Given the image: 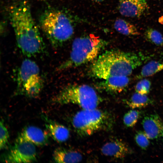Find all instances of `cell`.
Masks as SVG:
<instances>
[{"label":"cell","mask_w":163,"mask_h":163,"mask_svg":"<svg viewBox=\"0 0 163 163\" xmlns=\"http://www.w3.org/2000/svg\"><path fill=\"white\" fill-rule=\"evenodd\" d=\"M9 15L17 45L24 55L30 57L47 52L27 2L21 1L11 6Z\"/></svg>","instance_id":"6da1fadb"},{"label":"cell","mask_w":163,"mask_h":163,"mask_svg":"<svg viewBox=\"0 0 163 163\" xmlns=\"http://www.w3.org/2000/svg\"><path fill=\"white\" fill-rule=\"evenodd\" d=\"M126 103L129 107L134 109L145 107L151 104L152 101L147 95L136 92L126 100Z\"/></svg>","instance_id":"e0dca14e"},{"label":"cell","mask_w":163,"mask_h":163,"mask_svg":"<svg viewBox=\"0 0 163 163\" xmlns=\"http://www.w3.org/2000/svg\"><path fill=\"white\" fill-rule=\"evenodd\" d=\"M107 44L105 40L92 34L76 38L69 57L59 66L58 70L78 67L93 60Z\"/></svg>","instance_id":"277c9868"},{"label":"cell","mask_w":163,"mask_h":163,"mask_svg":"<svg viewBox=\"0 0 163 163\" xmlns=\"http://www.w3.org/2000/svg\"><path fill=\"white\" fill-rule=\"evenodd\" d=\"M149 8L146 0H119L118 9L120 13L125 17H139Z\"/></svg>","instance_id":"9c48e42d"},{"label":"cell","mask_w":163,"mask_h":163,"mask_svg":"<svg viewBox=\"0 0 163 163\" xmlns=\"http://www.w3.org/2000/svg\"><path fill=\"white\" fill-rule=\"evenodd\" d=\"M53 158L54 161L57 163H76L81 161L82 156L77 151L58 148L54 151Z\"/></svg>","instance_id":"9a60e30c"},{"label":"cell","mask_w":163,"mask_h":163,"mask_svg":"<svg viewBox=\"0 0 163 163\" xmlns=\"http://www.w3.org/2000/svg\"><path fill=\"white\" fill-rule=\"evenodd\" d=\"M45 125L52 137L56 141L62 142L66 141L69 136L68 129L62 125L43 116Z\"/></svg>","instance_id":"5bb4252c"},{"label":"cell","mask_w":163,"mask_h":163,"mask_svg":"<svg viewBox=\"0 0 163 163\" xmlns=\"http://www.w3.org/2000/svg\"><path fill=\"white\" fill-rule=\"evenodd\" d=\"M142 125L144 132L149 139H154L162 136L163 121L157 114L145 116L142 120Z\"/></svg>","instance_id":"8fae6325"},{"label":"cell","mask_w":163,"mask_h":163,"mask_svg":"<svg viewBox=\"0 0 163 163\" xmlns=\"http://www.w3.org/2000/svg\"><path fill=\"white\" fill-rule=\"evenodd\" d=\"M42 0V1H47V0Z\"/></svg>","instance_id":"484cf974"},{"label":"cell","mask_w":163,"mask_h":163,"mask_svg":"<svg viewBox=\"0 0 163 163\" xmlns=\"http://www.w3.org/2000/svg\"><path fill=\"white\" fill-rule=\"evenodd\" d=\"M15 96L30 98L38 97L44 85V80L39 67L30 59L24 60L14 73Z\"/></svg>","instance_id":"5b68a950"},{"label":"cell","mask_w":163,"mask_h":163,"mask_svg":"<svg viewBox=\"0 0 163 163\" xmlns=\"http://www.w3.org/2000/svg\"><path fill=\"white\" fill-rule=\"evenodd\" d=\"M114 122L110 113L97 108L82 109L74 115L72 120L75 130L81 136H90L100 131L110 130Z\"/></svg>","instance_id":"8992f818"},{"label":"cell","mask_w":163,"mask_h":163,"mask_svg":"<svg viewBox=\"0 0 163 163\" xmlns=\"http://www.w3.org/2000/svg\"><path fill=\"white\" fill-rule=\"evenodd\" d=\"M146 59L140 53L111 50L99 56L92 65L91 72L94 77L103 79L117 76H128Z\"/></svg>","instance_id":"7a4b0ae2"},{"label":"cell","mask_w":163,"mask_h":163,"mask_svg":"<svg viewBox=\"0 0 163 163\" xmlns=\"http://www.w3.org/2000/svg\"><path fill=\"white\" fill-rule=\"evenodd\" d=\"M162 137L163 139V133H162Z\"/></svg>","instance_id":"d4e9b609"},{"label":"cell","mask_w":163,"mask_h":163,"mask_svg":"<svg viewBox=\"0 0 163 163\" xmlns=\"http://www.w3.org/2000/svg\"><path fill=\"white\" fill-rule=\"evenodd\" d=\"M135 139L138 145L143 149H145L149 145V139L144 131L137 132L135 135Z\"/></svg>","instance_id":"7402d4cb"},{"label":"cell","mask_w":163,"mask_h":163,"mask_svg":"<svg viewBox=\"0 0 163 163\" xmlns=\"http://www.w3.org/2000/svg\"><path fill=\"white\" fill-rule=\"evenodd\" d=\"M37 158L34 144L17 138L14 145L3 156L2 161L6 163H30L36 161Z\"/></svg>","instance_id":"ba28073f"},{"label":"cell","mask_w":163,"mask_h":163,"mask_svg":"<svg viewBox=\"0 0 163 163\" xmlns=\"http://www.w3.org/2000/svg\"><path fill=\"white\" fill-rule=\"evenodd\" d=\"M92 1L96 2H101L103 1L104 0H92Z\"/></svg>","instance_id":"cb8c5ba5"},{"label":"cell","mask_w":163,"mask_h":163,"mask_svg":"<svg viewBox=\"0 0 163 163\" xmlns=\"http://www.w3.org/2000/svg\"><path fill=\"white\" fill-rule=\"evenodd\" d=\"M9 134L8 129L5 124L3 119H1L0 123V149L6 148L8 144Z\"/></svg>","instance_id":"44dd1931"},{"label":"cell","mask_w":163,"mask_h":163,"mask_svg":"<svg viewBox=\"0 0 163 163\" xmlns=\"http://www.w3.org/2000/svg\"><path fill=\"white\" fill-rule=\"evenodd\" d=\"M163 69V61H151L145 65L137 78H142L152 76Z\"/></svg>","instance_id":"ac0fdd59"},{"label":"cell","mask_w":163,"mask_h":163,"mask_svg":"<svg viewBox=\"0 0 163 163\" xmlns=\"http://www.w3.org/2000/svg\"><path fill=\"white\" fill-rule=\"evenodd\" d=\"M114 27L117 31L123 35L136 36L140 34L134 25L122 19H116L114 22Z\"/></svg>","instance_id":"2e32d148"},{"label":"cell","mask_w":163,"mask_h":163,"mask_svg":"<svg viewBox=\"0 0 163 163\" xmlns=\"http://www.w3.org/2000/svg\"><path fill=\"white\" fill-rule=\"evenodd\" d=\"M145 36L152 43L158 46H163V36L156 30L152 28L147 29L145 32Z\"/></svg>","instance_id":"d6986e66"},{"label":"cell","mask_w":163,"mask_h":163,"mask_svg":"<svg viewBox=\"0 0 163 163\" xmlns=\"http://www.w3.org/2000/svg\"><path fill=\"white\" fill-rule=\"evenodd\" d=\"M104 155L116 158H122L130 153L129 147L121 140L115 139L108 142L101 149Z\"/></svg>","instance_id":"7c38bea8"},{"label":"cell","mask_w":163,"mask_h":163,"mask_svg":"<svg viewBox=\"0 0 163 163\" xmlns=\"http://www.w3.org/2000/svg\"><path fill=\"white\" fill-rule=\"evenodd\" d=\"M129 82L128 76H117L104 79L97 86L99 89L106 92L119 93L126 88Z\"/></svg>","instance_id":"4fadbf2b"},{"label":"cell","mask_w":163,"mask_h":163,"mask_svg":"<svg viewBox=\"0 0 163 163\" xmlns=\"http://www.w3.org/2000/svg\"><path fill=\"white\" fill-rule=\"evenodd\" d=\"M17 139L29 142L39 146L45 145L48 142L47 134L40 128L32 126L24 127Z\"/></svg>","instance_id":"30bf717a"},{"label":"cell","mask_w":163,"mask_h":163,"mask_svg":"<svg viewBox=\"0 0 163 163\" xmlns=\"http://www.w3.org/2000/svg\"><path fill=\"white\" fill-rule=\"evenodd\" d=\"M151 84V82L148 79H142L136 85V91L141 94L147 95L150 91Z\"/></svg>","instance_id":"603a6c76"},{"label":"cell","mask_w":163,"mask_h":163,"mask_svg":"<svg viewBox=\"0 0 163 163\" xmlns=\"http://www.w3.org/2000/svg\"><path fill=\"white\" fill-rule=\"evenodd\" d=\"M139 116L140 112L139 111L135 110H130L123 116V123L127 127H133L137 122Z\"/></svg>","instance_id":"ffe728a7"},{"label":"cell","mask_w":163,"mask_h":163,"mask_svg":"<svg viewBox=\"0 0 163 163\" xmlns=\"http://www.w3.org/2000/svg\"><path fill=\"white\" fill-rule=\"evenodd\" d=\"M40 27L53 48L56 49L72 36L74 29L70 15L53 8L46 9L39 19Z\"/></svg>","instance_id":"3957f363"},{"label":"cell","mask_w":163,"mask_h":163,"mask_svg":"<svg viewBox=\"0 0 163 163\" xmlns=\"http://www.w3.org/2000/svg\"><path fill=\"white\" fill-rule=\"evenodd\" d=\"M51 101L55 104H74L82 109H90L96 108L101 102V99L90 86L72 84L63 88L52 98Z\"/></svg>","instance_id":"52a82bcc"}]
</instances>
